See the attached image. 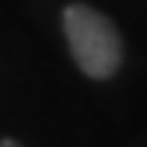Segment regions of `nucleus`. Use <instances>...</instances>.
Instances as JSON below:
<instances>
[{"instance_id": "f257e3e1", "label": "nucleus", "mask_w": 147, "mask_h": 147, "mask_svg": "<svg viewBox=\"0 0 147 147\" xmlns=\"http://www.w3.org/2000/svg\"><path fill=\"white\" fill-rule=\"evenodd\" d=\"M62 26L70 54L88 78L109 80L119 72L124 59V44L116 23L106 13L85 3H72L62 10Z\"/></svg>"}, {"instance_id": "f03ea898", "label": "nucleus", "mask_w": 147, "mask_h": 147, "mask_svg": "<svg viewBox=\"0 0 147 147\" xmlns=\"http://www.w3.org/2000/svg\"><path fill=\"white\" fill-rule=\"evenodd\" d=\"M0 147H21L16 140H10V137H5V140H0Z\"/></svg>"}]
</instances>
